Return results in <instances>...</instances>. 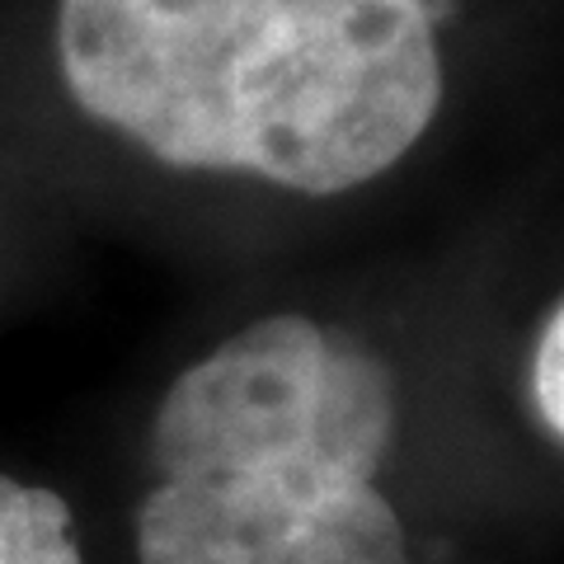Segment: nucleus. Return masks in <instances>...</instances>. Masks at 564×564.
<instances>
[{"label": "nucleus", "mask_w": 564, "mask_h": 564, "mask_svg": "<svg viewBox=\"0 0 564 564\" xmlns=\"http://www.w3.org/2000/svg\"><path fill=\"white\" fill-rule=\"evenodd\" d=\"M57 57L161 165L306 198L395 170L443 109L429 0H62Z\"/></svg>", "instance_id": "obj_1"}, {"label": "nucleus", "mask_w": 564, "mask_h": 564, "mask_svg": "<svg viewBox=\"0 0 564 564\" xmlns=\"http://www.w3.org/2000/svg\"><path fill=\"white\" fill-rule=\"evenodd\" d=\"M395 377L367 344L269 315L174 377L151 419L141 564H410L377 489Z\"/></svg>", "instance_id": "obj_2"}, {"label": "nucleus", "mask_w": 564, "mask_h": 564, "mask_svg": "<svg viewBox=\"0 0 564 564\" xmlns=\"http://www.w3.org/2000/svg\"><path fill=\"white\" fill-rule=\"evenodd\" d=\"M0 564H85L76 518L57 489L0 475Z\"/></svg>", "instance_id": "obj_3"}, {"label": "nucleus", "mask_w": 564, "mask_h": 564, "mask_svg": "<svg viewBox=\"0 0 564 564\" xmlns=\"http://www.w3.org/2000/svg\"><path fill=\"white\" fill-rule=\"evenodd\" d=\"M532 400L541 423L564 443V302L551 311L532 352Z\"/></svg>", "instance_id": "obj_4"}]
</instances>
